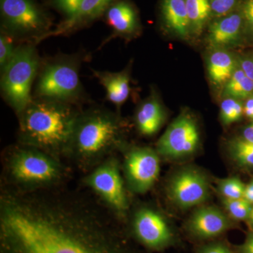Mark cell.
Instances as JSON below:
<instances>
[{"mask_svg":"<svg viewBox=\"0 0 253 253\" xmlns=\"http://www.w3.org/2000/svg\"><path fill=\"white\" fill-rule=\"evenodd\" d=\"M113 0H83L79 9L71 17L67 18L64 22L54 31L49 32L40 40L46 39L51 36H65L68 33L76 31L84 23L92 21L109 9L110 4Z\"/></svg>","mask_w":253,"mask_h":253,"instance_id":"obj_14","label":"cell"},{"mask_svg":"<svg viewBox=\"0 0 253 253\" xmlns=\"http://www.w3.org/2000/svg\"><path fill=\"white\" fill-rule=\"evenodd\" d=\"M200 141L197 126L189 115L179 116L157 143L158 154L168 158H180L193 154Z\"/></svg>","mask_w":253,"mask_h":253,"instance_id":"obj_9","label":"cell"},{"mask_svg":"<svg viewBox=\"0 0 253 253\" xmlns=\"http://www.w3.org/2000/svg\"><path fill=\"white\" fill-rule=\"evenodd\" d=\"M244 113V106L239 100L227 97L221 102L220 118L224 125L237 122Z\"/></svg>","mask_w":253,"mask_h":253,"instance_id":"obj_24","label":"cell"},{"mask_svg":"<svg viewBox=\"0 0 253 253\" xmlns=\"http://www.w3.org/2000/svg\"><path fill=\"white\" fill-rule=\"evenodd\" d=\"M79 61L76 56H61L42 66L33 98L72 105L81 101L84 91L80 80Z\"/></svg>","mask_w":253,"mask_h":253,"instance_id":"obj_6","label":"cell"},{"mask_svg":"<svg viewBox=\"0 0 253 253\" xmlns=\"http://www.w3.org/2000/svg\"><path fill=\"white\" fill-rule=\"evenodd\" d=\"M224 204L231 217L236 220L249 219L253 210L252 204L244 198L239 199H224Z\"/></svg>","mask_w":253,"mask_h":253,"instance_id":"obj_25","label":"cell"},{"mask_svg":"<svg viewBox=\"0 0 253 253\" xmlns=\"http://www.w3.org/2000/svg\"><path fill=\"white\" fill-rule=\"evenodd\" d=\"M238 0H210L211 10L214 16H224L229 14Z\"/></svg>","mask_w":253,"mask_h":253,"instance_id":"obj_28","label":"cell"},{"mask_svg":"<svg viewBox=\"0 0 253 253\" xmlns=\"http://www.w3.org/2000/svg\"><path fill=\"white\" fill-rule=\"evenodd\" d=\"M237 63L245 74L253 81V55L241 58Z\"/></svg>","mask_w":253,"mask_h":253,"instance_id":"obj_32","label":"cell"},{"mask_svg":"<svg viewBox=\"0 0 253 253\" xmlns=\"http://www.w3.org/2000/svg\"><path fill=\"white\" fill-rule=\"evenodd\" d=\"M224 95L238 100L249 99L253 96V81L245 74L239 65L224 84Z\"/></svg>","mask_w":253,"mask_h":253,"instance_id":"obj_21","label":"cell"},{"mask_svg":"<svg viewBox=\"0 0 253 253\" xmlns=\"http://www.w3.org/2000/svg\"><path fill=\"white\" fill-rule=\"evenodd\" d=\"M3 168V185L19 191L63 186L68 174L58 158L21 144L5 153Z\"/></svg>","mask_w":253,"mask_h":253,"instance_id":"obj_4","label":"cell"},{"mask_svg":"<svg viewBox=\"0 0 253 253\" xmlns=\"http://www.w3.org/2000/svg\"><path fill=\"white\" fill-rule=\"evenodd\" d=\"M243 137L246 140L253 142V123L251 126L245 128L244 132H243Z\"/></svg>","mask_w":253,"mask_h":253,"instance_id":"obj_36","label":"cell"},{"mask_svg":"<svg viewBox=\"0 0 253 253\" xmlns=\"http://www.w3.org/2000/svg\"><path fill=\"white\" fill-rule=\"evenodd\" d=\"M243 15L246 21V28L251 36H253V0H247L243 8Z\"/></svg>","mask_w":253,"mask_h":253,"instance_id":"obj_30","label":"cell"},{"mask_svg":"<svg viewBox=\"0 0 253 253\" xmlns=\"http://www.w3.org/2000/svg\"><path fill=\"white\" fill-rule=\"evenodd\" d=\"M73 105L33 98L18 115L20 144L41 150L53 157L68 156L80 112Z\"/></svg>","mask_w":253,"mask_h":253,"instance_id":"obj_2","label":"cell"},{"mask_svg":"<svg viewBox=\"0 0 253 253\" xmlns=\"http://www.w3.org/2000/svg\"><path fill=\"white\" fill-rule=\"evenodd\" d=\"M231 157L245 167H253V142L243 138L233 139L229 144Z\"/></svg>","mask_w":253,"mask_h":253,"instance_id":"obj_23","label":"cell"},{"mask_svg":"<svg viewBox=\"0 0 253 253\" xmlns=\"http://www.w3.org/2000/svg\"><path fill=\"white\" fill-rule=\"evenodd\" d=\"M6 31L13 36H31L36 44L47 33L45 16L32 0H0Z\"/></svg>","mask_w":253,"mask_h":253,"instance_id":"obj_8","label":"cell"},{"mask_svg":"<svg viewBox=\"0 0 253 253\" xmlns=\"http://www.w3.org/2000/svg\"><path fill=\"white\" fill-rule=\"evenodd\" d=\"M239 253H253V232L246 238L244 244L239 246Z\"/></svg>","mask_w":253,"mask_h":253,"instance_id":"obj_33","label":"cell"},{"mask_svg":"<svg viewBox=\"0 0 253 253\" xmlns=\"http://www.w3.org/2000/svg\"><path fill=\"white\" fill-rule=\"evenodd\" d=\"M199 253H233L227 246L221 243H215L202 246L199 250Z\"/></svg>","mask_w":253,"mask_h":253,"instance_id":"obj_31","label":"cell"},{"mask_svg":"<svg viewBox=\"0 0 253 253\" xmlns=\"http://www.w3.org/2000/svg\"><path fill=\"white\" fill-rule=\"evenodd\" d=\"M94 78L106 89V99L118 108L127 100L130 94V70L129 68L121 72L92 70Z\"/></svg>","mask_w":253,"mask_h":253,"instance_id":"obj_16","label":"cell"},{"mask_svg":"<svg viewBox=\"0 0 253 253\" xmlns=\"http://www.w3.org/2000/svg\"><path fill=\"white\" fill-rule=\"evenodd\" d=\"M172 201L182 208L198 206L207 199L209 186L207 179L195 169H186L174 176L169 185Z\"/></svg>","mask_w":253,"mask_h":253,"instance_id":"obj_12","label":"cell"},{"mask_svg":"<svg viewBox=\"0 0 253 253\" xmlns=\"http://www.w3.org/2000/svg\"><path fill=\"white\" fill-rule=\"evenodd\" d=\"M125 172L131 189L144 194L152 188L159 175V156L149 148H134L126 153Z\"/></svg>","mask_w":253,"mask_h":253,"instance_id":"obj_10","label":"cell"},{"mask_svg":"<svg viewBox=\"0 0 253 253\" xmlns=\"http://www.w3.org/2000/svg\"><path fill=\"white\" fill-rule=\"evenodd\" d=\"M164 120L162 106L154 96L145 100L136 111V126L141 134L144 136H152L157 133Z\"/></svg>","mask_w":253,"mask_h":253,"instance_id":"obj_18","label":"cell"},{"mask_svg":"<svg viewBox=\"0 0 253 253\" xmlns=\"http://www.w3.org/2000/svg\"><path fill=\"white\" fill-rule=\"evenodd\" d=\"M237 66V61L230 53L217 49L208 58V76L213 84L217 86L224 85L232 76Z\"/></svg>","mask_w":253,"mask_h":253,"instance_id":"obj_20","label":"cell"},{"mask_svg":"<svg viewBox=\"0 0 253 253\" xmlns=\"http://www.w3.org/2000/svg\"><path fill=\"white\" fill-rule=\"evenodd\" d=\"M41 63L33 44L18 46L12 59L1 71V90L6 102L19 115L31 104L32 86Z\"/></svg>","mask_w":253,"mask_h":253,"instance_id":"obj_5","label":"cell"},{"mask_svg":"<svg viewBox=\"0 0 253 253\" xmlns=\"http://www.w3.org/2000/svg\"><path fill=\"white\" fill-rule=\"evenodd\" d=\"M14 36L6 30H1L0 35V69L4 70L14 56L17 46L14 45Z\"/></svg>","mask_w":253,"mask_h":253,"instance_id":"obj_27","label":"cell"},{"mask_svg":"<svg viewBox=\"0 0 253 253\" xmlns=\"http://www.w3.org/2000/svg\"><path fill=\"white\" fill-rule=\"evenodd\" d=\"M123 124L109 110L93 108L80 112L68 156L84 171L94 169L122 146Z\"/></svg>","mask_w":253,"mask_h":253,"instance_id":"obj_3","label":"cell"},{"mask_svg":"<svg viewBox=\"0 0 253 253\" xmlns=\"http://www.w3.org/2000/svg\"><path fill=\"white\" fill-rule=\"evenodd\" d=\"M106 20L113 33L104 44L115 37L132 36L137 31L138 21L135 11L126 1H119L109 6L106 12Z\"/></svg>","mask_w":253,"mask_h":253,"instance_id":"obj_17","label":"cell"},{"mask_svg":"<svg viewBox=\"0 0 253 253\" xmlns=\"http://www.w3.org/2000/svg\"><path fill=\"white\" fill-rule=\"evenodd\" d=\"M54 1L57 7L67 16V18H70L76 14L83 0H54Z\"/></svg>","mask_w":253,"mask_h":253,"instance_id":"obj_29","label":"cell"},{"mask_svg":"<svg viewBox=\"0 0 253 253\" xmlns=\"http://www.w3.org/2000/svg\"><path fill=\"white\" fill-rule=\"evenodd\" d=\"M242 24V16L238 14L229 15L213 23L208 33V45L221 49L239 44L241 39Z\"/></svg>","mask_w":253,"mask_h":253,"instance_id":"obj_15","label":"cell"},{"mask_svg":"<svg viewBox=\"0 0 253 253\" xmlns=\"http://www.w3.org/2000/svg\"><path fill=\"white\" fill-rule=\"evenodd\" d=\"M132 233L140 244L149 249H163L174 241V234L167 221L149 208H141L136 213Z\"/></svg>","mask_w":253,"mask_h":253,"instance_id":"obj_11","label":"cell"},{"mask_svg":"<svg viewBox=\"0 0 253 253\" xmlns=\"http://www.w3.org/2000/svg\"><path fill=\"white\" fill-rule=\"evenodd\" d=\"M244 113L246 117L253 121V96L247 99L244 106Z\"/></svg>","mask_w":253,"mask_h":253,"instance_id":"obj_34","label":"cell"},{"mask_svg":"<svg viewBox=\"0 0 253 253\" xmlns=\"http://www.w3.org/2000/svg\"><path fill=\"white\" fill-rule=\"evenodd\" d=\"M96 195L1 186L0 253H144Z\"/></svg>","mask_w":253,"mask_h":253,"instance_id":"obj_1","label":"cell"},{"mask_svg":"<svg viewBox=\"0 0 253 253\" xmlns=\"http://www.w3.org/2000/svg\"><path fill=\"white\" fill-rule=\"evenodd\" d=\"M244 199L253 204V179L246 186L244 190Z\"/></svg>","mask_w":253,"mask_h":253,"instance_id":"obj_35","label":"cell"},{"mask_svg":"<svg viewBox=\"0 0 253 253\" xmlns=\"http://www.w3.org/2000/svg\"><path fill=\"white\" fill-rule=\"evenodd\" d=\"M246 186L236 177L226 178L219 182V190L224 199H239L244 198Z\"/></svg>","mask_w":253,"mask_h":253,"instance_id":"obj_26","label":"cell"},{"mask_svg":"<svg viewBox=\"0 0 253 253\" xmlns=\"http://www.w3.org/2000/svg\"><path fill=\"white\" fill-rule=\"evenodd\" d=\"M84 184L119 217L128 210V200L117 160L109 157L85 176Z\"/></svg>","mask_w":253,"mask_h":253,"instance_id":"obj_7","label":"cell"},{"mask_svg":"<svg viewBox=\"0 0 253 253\" xmlns=\"http://www.w3.org/2000/svg\"><path fill=\"white\" fill-rule=\"evenodd\" d=\"M230 226V221L219 210L205 207L194 213L189 220L188 229L195 237L209 239L221 235Z\"/></svg>","mask_w":253,"mask_h":253,"instance_id":"obj_13","label":"cell"},{"mask_svg":"<svg viewBox=\"0 0 253 253\" xmlns=\"http://www.w3.org/2000/svg\"><path fill=\"white\" fill-rule=\"evenodd\" d=\"M162 11L168 28L176 36L187 39L191 26L185 0H163Z\"/></svg>","mask_w":253,"mask_h":253,"instance_id":"obj_19","label":"cell"},{"mask_svg":"<svg viewBox=\"0 0 253 253\" xmlns=\"http://www.w3.org/2000/svg\"><path fill=\"white\" fill-rule=\"evenodd\" d=\"M249 220L250 221V224H251V226H253V208L252 211H251V214H250Z\"/></svg>","mask_w":253,"mask_h":253,"instance_id":"obj_37","label":"cell"},{"mask_svg":"<svg viewBox=\"0 0 253 253\" xmlns=\"http://www.w3.org/2000/svg\"><path fill=\"white\" fill-rule=\"evenodd\" d=\"M190 26L194 34H201L211 10L210 0H185Z\"/></svg>","mask_w":253,"mask_h":253,"instance_id":"obj_22","label":"cell"}]
</instances>
